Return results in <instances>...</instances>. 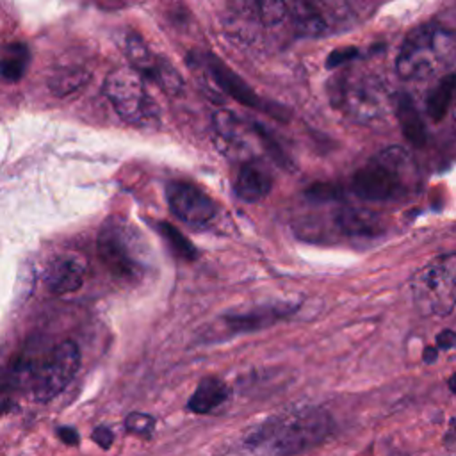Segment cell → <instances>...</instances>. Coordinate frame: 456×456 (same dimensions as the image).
I'll return each instance as SVG.
<instances>
[{"instance_id": "1", "label": "cell", "mask_w": 456, "mask_h": 456, "mask_svg": "<svg viewBox=\"0 0 456 456\" xmlns=\"http://www.w3.org/2000/svg\"><path fill=\"white\" fill-rule=\"evenodd\" d=\"M333 431L330 413L315 404L285 408L256 426L244 442L256 456H296L322 444Z\"/></svg>"}, {"instance_id": "2", "label": "cell", "mask_w": 456, "mask_h": 456, "mask_svg": "<svg viewBox=\"0 0 456 456\" xmlns=\"http://www.w3.org/2000/svg\"><path fill=\"white\" fill-rule=\"evenodd\" d=\"M413 185V164L403 148H387L363 164L351 180L363 201H390L406 196Z\"/></svg>"}, {"instance_id": "3", "label": "cell", "mask_w": 456, "mask_h": 456, "mask_svg": "<svg viewBox=\"0 0 456 456\" xmlns=\"http://www.w3.org/2000/svg\"><path fill=\"white\" fill-rule=\"evenodd\" d=\"M98 255L105 267L125 281L142 280L151 264L142 235L119 217L103 223L98 233Z\"/></svg>"}, {"instance_id": "4", "label": "cell", "mask_w": 456, "mask_h": 456, "mask_svg": "<svg viewBox=\"0 0 456 456\" xmlns=\"http://www.w3.org/2000/svg\"><path fill=\"white\" fill-rule=\"evenodd\" d=\"M456 39L436 25H420L410 32L397 55V73L403 78H428L442 66L452 62Z\"/></svg>"}, {"instance_id": "5", "label": "cell", "mask_w": 456, "mask_h": 456, "mask_svg": "<svg viewBox=\"0 0 456 456\" xmlns=\"http://www.w3.org/2000/svg\"><path fill=\"white\" fill-rule=\"evenodd\" d=\"M410 290L417 310L431 317H445L456 306V251L444 253L415 271Z\"/></svg>"}, {"instance_id": "6", "label": "cell", "mask_w": 456, "mask_h": 456, "mask_svg": "<svg viewBox=\"0 0 456 456\" xmlns=\"http://www.w3.org/2000/svg\"><path fill=\"white\" fill-rule=\"evenodd\" d=\"M103 93L125 123L142 126L159 121V107L134 68L110 71L103 82Z\"/></svg>"}, {"instance_id": "7", "label": "cell", "mask_w": 456, "mask_h": 456, "mask_svg": "<svg viewBox=\"0 0 456 456\" xmlns=\"http://www.w3.org/2000/svg\"><path fill=\"white\" fill-rule=\"evenodd\" d=\"M80 367L75 342L64 340L28 369V387L36 401H50L71 381Z\"/></svg>"}, {"instance_id": "8", "label": "cell", "mask_w": 456, "mask_h": 456, "mask_svg": "<svg viewBox=\"0 0 456 456\" xmlns=\"http://www.w3.org/2000/svg\"><path fill=\"white\" fill-rule=\"evenodd\" d=\"M383 87L367 75H346L331 86V103L356 123H369L383 112Z\"/></svg>"}, {"instance_id": "9", "label": "cell", "mask_w": 456, "mask_h": 456, "mask_svg": "<svg viewBox=\"0 0 456 456\" xmlns=\"http://www.w3.org/2000/svg\"><path fill=\"white\" fill-rule=\"evenodd\" d=\"M201 64L205 68V71L208 73L210 80L228 96H232L233 100H237L239 103L251 107V109H258V110H265L274 118L283 119L285 112L280 110V107H271V103L264 102L235 71H232L223 61H219L216 55L207 53L201 57Z\"/></svg>"}, {"instance_id": "10", "label": "cell", "mask_w": 456, "mask_h": 456, "mask_svg": "<svg viewBox=\"0 0 456 456\" xmlns=\"http://www.w3.org/2000/svg\"><path fill=\"white\" fill-rule=\"evenodd\" d=\"M171 212L191 226L207 224L217 212L212 198L187 182H171L166 189Z\"/></svg>"}, {"instance_id": "11", "label": "cell", "mask_w": 456, "mask_h": 456, "mask_svg": "<svg viewBox=\"0 0 456 456\" xmlns=\"http://www.w3.org/2000/svg\"><path fill=\"white\" fill-rule=\"evenodd\" d=\"M297 303L292 301H273L264 305H255L242 312H228L221 315V324L228 335L253 333L265 330L283 319H289L296 310Z\"/></svg>"}, {"instance_id": "12", "label": "cell", "mask_w": 456, "mask_h": 456, "mask_svg": "<svg viewBox=\"0 0 456 456\" xmlns=\"http://www.w3.org/2000/svg\"><path fill=\"white\" fill-rule=\"evenodd\" d=\"M86 262L75 253H61L48 260L45 269V285L52 294H68L82 287Z\"/></svg>"}, {"instance_id": "13", "label": "cell", "mask_w": 456, "mask_h": 456, "mask_svg": "<svg viewBox=\"0 0 456 456\" xmlns=\"http://www.w3.org/2000/svg\"><path fill=\"white\" fill-rule=\"evenodd\" d=\"M214 132L219 150L228 155H244L249 150V135L255 134L253 123L237 118L230 110H217L214 114Z\"/></svg>"}, {"instance_id": "14", "label": "cell", "mask_w": 456, "mask_h": 456, "mask_svg": "<svg viewBox=\"0 0 456 456\" xmlns=\"http://www.w3.org/2000/svg\"><path fill=\"white\" fill-rule=\"evenodd\" d=\"M273 187V176L269 169L258 160H246L235 178V194L246 203H255L269 194Z\"/></svg>"}, {"instance_id": "15", "label": "cell", "mask_w": 456, "mask_h": 456, "mask_svg": "<svg viewBox=\"0 0 456 456\" xmlns=\"http://www.w3.org/2000/svg\"><path fill=\"white\" fill-rule=\"evenodd\" d=\"M232 397L230 387L219 379V378H203L192 395L189 397L187 408L194 413L205 415V413H214L219 408H223Z\"/></svg>"}, {"instance_id": "16", "label": "cell", "mask_w": 456, "mask_h": 456, "mask_svg": "<svg viewBox=\"0 0 456 456\" xmlns=\"http://www.w3.org/2000/svg\"><path fill=\"white\" fill-rule=\"evenodd\" d=\"M335 224L340 233L353 239H374L381 233L379 219L365 210L356 208H342L335 216Z\"/></svg>"}, {"instance_id": "17", "label": "cell", "mask_w": 456, "mask_h": 456, "mask_svg": "<svg viewBox=\"0 0 456 456\" xmlns=\"http://www.w3.org/2000/svg\"><path fill=\"white\" fill-rule=\"evenodd\" d=\"M395 114L397 121L401 125L403 135L413 144V146H424L426 144V126L420 118L419 109L415 107L413 100L408 94H397L395 100Z\"/></svg>"}, {"instance_id": "18", "label": "cell", "mask_w": 456, "mask_h": 456, "mask_svg": "<svg viewBox=\"0 0 456 456\" xmlns=\"http://www.w3.org/2000/svg\"><path fill=\"white\" fill-rule=\"evenodd\" d=\"M30 62V50L25 43H9L0 55V77L7 82H18Z\"/></svg>"}, {"instance_id": "19", "label": "cell", "mask_w": 456, "mask_h": 456, "mask_svg": "<svg viewBox=\"0 0 456 456\" xmlns=\"http://www.w3.org/2000/svg\"><path fill=\"white\" fill-rule=\"evenodd\" d=\"M454 96H456V73H447L445 77H442L436 82V86L433 87V91L428 96V102H426L428 114L435 121L442 119L447 114L449 105L452 103Z\"/></svg>"}, {"instance_id": "20", "label": "cell", "mask_w": 456, "mask_h": 456, "mask_svg": "<svg viewBox=\"0 0 456 456\" xmlns=\"http://www.w3.org/2000/svg\"><path fill=\"white\" fill-rule=\"evenodd\" d=\"M89 80V71L84 68H64L53 71L48 80V87L57 96H68L80 87H84Z\"/></svg>"}, {"instance_id": "21", "label": "cell", "mask_w": 456, "mask_h": 456, "mask_svg": "<svg viewBox=\"0 0 456 456\" xmlns=\"http://www.w3.org/2000/svg\"><path fill=\"white\" fill-rule=\"evenodd\" d=\"M148 80L155 82L166 94L178 96L183 91V78L178 69L164 57H157V62L148 77Z\"/></svg>"}, {"instance_id": "22", "label": "cell", "mask_w": 456, "mask_h": 456, "mask_svg": "<svg viewBox=\"0 0 456 456\" xmlns=\"http://www.w3.org/2000/svg\"><path fill=\"white\" fill-rule=\"evenodd\" d=\"M125 50H126V55L132 62V68L142 77H150L155 62H157V57L155 53H151V50L146 46V43L137 36V34H128L126 36V41H125Z\"/></svg>"}, {"instance_id": "23", "label": "cell", "mask_w": 456, "mask_h": 456, "mask_svg": "<svg viewBox=\"0 0 456 456\" xmlns=\"http://www.w3.org/2000/svg\"><path fill=\"white\" fill-rule=\"evenodd\" d=\"M159 233L162 235V239L167 242V246L171 248V251L182 258V260H196L198 258V249L196 246L173 224L169 223H159L157 224Z\"/></svg>"}, {"instance_id": "24", "label": "cell", "mask_w": 456, "mask_h": 456, "mask_svg": "<svg viewBox=\"0 0 456 456\" xmlns=\"http://www.w3.org/2000/svg\"><path fill=\"white\" fill-rule=\"evenodd\" d=\"M296 27L303 36H319L324 30L322 16L308 5L296 7Z\"/></svg>"}, {"instance_id": "25", "label": "cell", "mask_w": 456, "mask_h": 456, "mask_svg": "<svg viewBox=\"0 0 456 456\" xmlns=\"http://www.w3.org/2000/svg\"><path fill=\"white\" fill-rule=\"evenodd\" d=\"M255 9L260 16V20L265 25H274L283 20L285 11H287V2L285 0H253Z\"/></svg>"}, {"instance_id": "26", "label": "cell", "mask_w": 456, "mask_h": 456, "mask_svg": "<svg viewBox=\"0 0 456 456\" xmlns=\"http://www.w3.org/2000/svg\"><path fill=\"white\" fill-rule=\"evenodd\" d=\"M305 196L314 201V203H328V201H337L342 200V191L335 183H314L305 191Z\"/></svg>"}, {"instance_id": "27", "label": "cell", "mask_w": 456, "mask_h": 456, "mask_svg": "<svg viewBox=\"0 0 456 456\" xmlns=\"http://www.w3.org/2000/svg\"><path fill=\"white\" fill-rule=\"evenodd\" d=\"M125 426L128 431L135 433V435H141V436H150L155 429V419L151 415H146V413H130L125 420Z\"/></svg>"}, {"instance_id": "28", "label": "cell", "mask_w": 456, "mask_h": 456, "mask_svg": "<svg viewBox=\"0 0 456 456\" xmlns=\"http://www.w3.org/2000/svg\"><path fill=\"white\" fill-rule=\"evenodd\" d=\"M358 55V50L356 48H342V50H335L330 53L328 61H326V66L328 68H338L342 66L344 62L354 59Z\"/></svg>"}, {"instance_id": "29", "label": "cell", "mask_w": 456, "mask_h": 456, "mask_svg": "<svg viewBox=\"0 0 456 456\" xmlns=\"http://www.w3.org/2000/svg\"><path fill=\"white\" fill-rule=\"evenodd\" d=\"M93 440H94L100 447L109 449L110 444H112V440H114V435H112V431L107 429L105 426H100V428H96V429L93 431Z\"/></svg>"}, {"instance_id": "30", "label": "cell", "mask_w": 456, "mask_h": 456, "mask_svg": "<svg viewBox=\"0 0 456 456\" xmlns=\"http://www.w3.org/2000/svg\"><path fill=\"white\" fill-rule=\"evenodd\" d=\"M436 347L438 349H452V347H456V331L442 330L436 335Z\"/></svg>"}, {"instance_id": "31", "label": "cell", "mask_w": 456, "mask_h": 456, "mask_svg": "<svg viewBox=\"0 0 456 456\" xmlns=\"http://www.w3.org/2000/svg\"><path fill=\"white\" fill-rule=\"evenodd\" d=\"M57 435H59V438H61L64 444H68V445L78 444V435H77V431H75L73 428H59Z\"/></svg>"}, {"instance_id": "32", "label": "cell", "mask_w": 456, "mask_h": 456, "mask_svg": "<svg viewBox=\"0 0 456 456\" xmlns=\"http://www.w3.org/2000/svg\"><path fill=\"white\" fill-rule=\"evenodd\" d=\"M436 358H438V347L428 346V347L424 349V353H422V360H424L426 363H433V362H436Z\"/></svg>"}, {"instance_id": "33", "label": "cell", "mask_w": 456, "mask_h": 456, "mask_svg": "<svg viewBox=\"0 0 456 456\" xmlns=\"http://www.w3.org/2000/svg\"><path fill=\"white\" fill-rule=\"evenodd\" d=\"M447 385H449V388L456 394V372L447 379Z\"/></svg>"}]
</instances>
